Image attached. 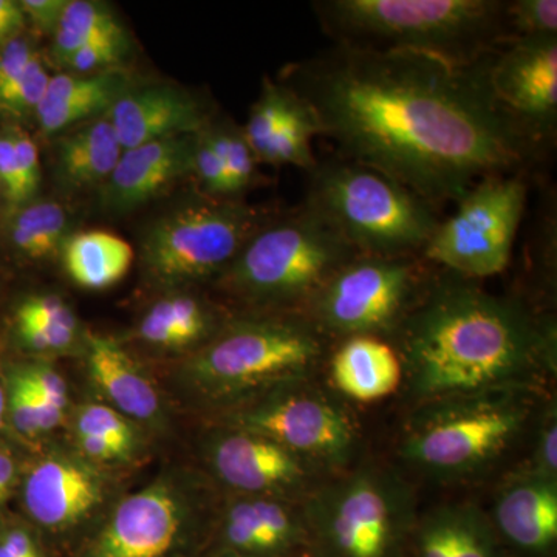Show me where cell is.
<instances>
[{
	"instance_id": "6da1fadb",
	"label": "cell",
	"mask_w": 557,
	"mask_h": 557,
	"mask_svg": "<svg viewBox=\"0 0 557 557\" xmlns=\"http://www.w3.org/2000/svg\"><path fill=\"white\" fill-rule=\"evenodd\" d=\"M491 54L458 65L333 46L289 69L284 83L310 106L322 137L333 139L344 159L437 207L491 175L528 174L544 153L494 98Z\"/></svg>"
},
{
	"instance_id": "7a4b0ae2",
	"label": "cell",
	"mask_w": 557,
	"mask_h": 557,
	"mask_svg": "<svg viewBox=\"0 0 557 557\" xmlns=\"http://www.w3.org/2000/svg\"><path fill=\"white\" fill-rule=\"evenodd\" d=\"M448 276L428 287L394 333L416 397L491 394L536 372L555 347V325L539 322L519 300Z\"/></svg>"
},
{
	"instance_id": "3957f363",
	"label": "cell",
	"mask_w": 557,
	"mask_h": 557,
	"mask_svg": "<svg viewBox=\"0 0 557 557\" xmlns=\"http://www.w3.org/2000/svg\"><path fill=\"white\" fill-rule=\"evenodd\" d=\"M313 10L335 46L348 49L471 65L509 40L504 0H319Z\"/></svg>"
},
{
	"instance_id": "277c9868",
	"label": "cell",
	"mask_w": 557,
	"mask_h": 557,
	"mask_svg": "<svg viewBox=\"0 0 557 557\" xmlns=\"http://www.w3.org/2000/svg\"><path fill=\"white\" fill-rule=\"evenodd\" d=\"M322 351V333L306 314H252L223 325L197 348L182 366L180 383L203 401L251 398L304 379Z\"/></svg>"
},
{
	"instance_id": "5b68a950",
	"label": "cell",
	"mask_w": 557,
	"mask_h": 557,
	"mask_svg": "<svg viewBox=\"0 0 557 557\" xmlns=\"http://www.w3.org/2000/svg\"><path fill=\"white\" fill-rule=\"evenodd\" d=\"M304 207L362 256H420L440 222L423 197L344 157L318 161Z\"/></svg>"
},
{
	"instance_id": "8992f818",
	"label": "cell",
	"mask_w": 557,
	"mask_h": 557,
	"mask_svg": "<svg viewBox=\"0 0 557 557\" xmlns=\"http://www.w3.org/2000/svg\"><path fill=\"white\" fill-rule=\"evenodd\" d=\"M358 256L309 208L267 220L218 277L225 292L269 313L306 307L339 267Z\"/></svg>"
},
{
	"instance_id": "52a82bcc",
	"label": "cell",
	"mask_w": 557,
	"mask_h": 557,
	"mask_svg": "<svg viewBox=\"0 0 557 557\" xmlns=\"http://www.w3.org/2000/svg\"><path fill=\"white\" fill-rule=\"evenodd\" d=\"M302 516L307 557H405L416 528L408 490L375 469L322 487Z\"/></svg>"
},
{
	"instance_id": "ba28073f",
	"label": "cell",
	"mask_w": 557,
	"mask_h": 557,
	"mask_svg": "<svg viewBox=\"0 0 557 557\" xmlns=\"http://www.w3.org/2000/svg\"><path fill=\"white\" fill-rule=\"evenodd\" d=\"M267 220L242 199L203 196L186 201L146 230L145 276L150 284L170 289L218 278Z\"/></svg>"
},
{
	"instance_id": "9c48e42d",
	"label": "cell",
	"mask_w": 557,
	"mask_h": 557,
	"mask_svg": "<svg viewBox=\"0 0 557 557\" xmlns=\"http://www.w3.org/2000/svg\"><path fill=\"white\" fill-rule=\"evenodd\" d=\"M527 416L522 403L497 392L442 399L410 424L401 457L437 478H467L512 445Z\"/></svg>"
},
{
	"instance_id": "30bf717a",
	"label": "cell",
	"mask_w": 557,
	"mask_h": 557,
	"mask_svg": "<svg viewBox=\"0 0 557 557\" xmlns=\"http://www.w3.org/2000/svg\"><path fill=\"white\" fill-rule=\"evenodd\" d=\"M428 265L421 256H355L318 289L302 314L322 335H394L428 289Z\"/></svg>"
},
{
	"instance_id": "8fae6325",
	"label": "cell",
	"mask_w": 557,
	"mask_h": 557,
	"mask_svg": "<svg viewBox=\"0 0 557 557\" xmlns=\"http://www.w3.org/2000/svg\"><path fill=\"white\" fill-rule=\"evenodd\" d=\"M527 199V174L480 180L456 201V212L440 220L421 258L468 281L500 274L511 262Z\"/></svg>"
},
{
	"instance_id": "7c38bea8",
	"label": "cell",
	"mask_w": 557,
	"mask_h": 557,
	"mask_svg": "<svg viewBox=\"0 0 557 557\" xmlns=\"http://www.w3.org/2000/svg\"><path fill=\"white\" fill-rule=\"evenodd\" d=\"M203 528L194 487L166 475L124 497L78 557H200L208 545Z\"/></svg>"
},
{
	"instance_id": "4fadbf2b",
	"label": "cell",
	"mask_w": 557,
	"mask_h": 557,
	"mask_svg": "<svg viewBox=\"0 0 557 557\" xmlns=\"http://www.w3.org/2000/svg\"><path fill=\"white\" fill-rule=\"evenodd\" d=\"M230 428L277 443L296 457L344 463L355 445V428L346 412L329 399L307 392H281L256 399L228 416Z\"/></svg>"
},
{
	"instance_id": "5bb4252c",
	"label": "cell",
	"mask_w": 557,
	"mask_h": 557,
	"mask_svg": "<svg viewBox=\"0 0 557 557\" xmlns=\"http://www.w3.org/2000/svg\"><path fill=\"white\" fill-rule=\"evenodd\" d=\"M487 81L500 108L549 148L557 132V38L502 44L487 62Z\"/></svg>"
},
{
	"instance_id": "9a60e30c",
	"label": "cell",
	"mask_w": 557,
	"mask_h": 557,
	"mask_svg": "<svg viewBox=\"0 0 557 557\" xmlns=\"http://www.w3.org/2000/svg\"><path fill=\"white\" fill-rule=\"evenodd\" d=\"M108 483L86 460L49 456L24 483V504L33 522L50 534H67L86 523L104 502Z\"/></svg>"
},
{
	"instance_id": "2e32d148",
	"label": "cell",
	"mask_w": 557,
	"mask_h": 557,
	"mask_svg": "<svg viewBox=\"0 0 557 557\" xmlns=\"http://www.w3.org/2000/svg\"><path fill=\"white\" fill-rule=\"evenodd\" d=\"M208 552L242 557H307L309 536L302 511L274 496L231 502L209 539Z\"/></svg>"
},
{
	"instance_id": "e0dca14e",
	"label": "cell",
	"mask_w": 557,
	"mask_h": 557,
	"mask_svg": "<svg viewBox=\"0 0 557 557\" xmlns=\"http://www.w3.org/2000/svg\"><path fill=\"white\" fill-rule=\"evenodd\" d=\"M209 467L225 485L242 496H274L299 486L306 479L302 460L277 443L226 428L208 440Z\"/></svg>"
},
{
	"instance_id": "ac0fdd59",
	"label": "cell",
	"mask_w": 557,
	"mask_h": 557,
	"mask_svg": "<svg viewBox=\"0 0 557 557\" xmlns=\"http://www.w3.org/2000/svg\"><path fill=\"white\" fill-rule=\"evenodd\" d=\"M197 135L157 139L123 150L102 185L101 207L115 214L129 212L193 174Z\"/></svg>"
},
{
	"instance_id": "d6986e66",
	"label": "cell",
	"mask_w": 557,
	"mask_h": 557,
	"mask_svg": "<svg viewBox=\"0 0 557 557\" xmlns=\"http://www.w3.org/2000/svg\"><path fill=\"white\" fill-rule=\"evenodd\" d=\"M106 116L123 150L157 139L200 134L211 124L203 102L168 84L131 87Z\"/></svg>"
},
{
	"instance_id": "ffe728a7",
	"label": "cell",
	"mask_w": 557,
	"mask_h": 557,
	"mask_svg": "<svg viewBox=\"0 0 557 557\" xmlns=\"http://www.w3.org/2000/svg\"><path fill=\"white\" fill-rule=\"evenodd\" d=\"M493 525L502 544L530 557H548L557 542V480L527 471L498 494Z\"/></svg>"
},
{
	"instance_id": "44dd1931",
	"label": "cell",
	"mask_w": 557,
	"mask_h": 557,
	"mask_svg": "<svg viewBox=\"0 0 557 557\" xmlns=\"http://www.w3.org/2000/svg\"><path fill=\"white\" fill-rule=\"evenodd\" d=\"M123 69L102 70L90 75L61 73L50 76L46 95L35 116L46 135L60 134L95 116L108 115L112 106L131 89Z\"/></svg>"
},
{
	"instance_id": "7402d4cb",
	"label": "cell",
	"mask_w": 557,
	"mask_h": 557,
	"mask_svg": "<svg viewBox=\"0 0 557 557\" xmlns=\"http://www.w3.org/2000/svg\"><path fill=\"white\" fill-rule=\"evenodd\" d=\"M87 346L91 380L112 403L113 409L141 423L159 421V392L127 351L106 336H90Z\"/></svg>"
},
{
	"instance_id": "603a6c76",
	"label": "cell",
	"mask_w": 557,
	"mask_h": 557,
	"mask_svg": "<svg viewBox=\"0 0 557 557\" xmlns=\"http://www.w3.org/2000/svg\"><path fill=\"white\" fill-rule=\"evenodd\" d=\"M410 545L413 557H505L493 520L469 505L435 509L413 528Z\"/></svg>"
},
{
	"instance_id": "cb8c5ba5",
	"label": "cell",
	"mask_w": 557,
	"mask_h": 557,
	"mask_svg": "<svg viewBox=\"0 0 557 557\" xmlns=\"http://www.w3.org/2000/svg\"><path fill=\"white\" fill-rule=\"evenodd\" d=\"M332 379L346 397L376 401L397 391L403 366L391 344L375 336H351L333 355Z\"/></svg>"
},
{
	"instance_id": "d4e9b609",
	"label": "cell",
	"mask_w": 557,
	"mask_h": 557,
	"mask_svg": "<svg viewBox=\"0 0 557 557\" xmlns=\"http://www.w3.org/2000/svg\"><path fill=\"white\" fill-rule=\"evenodd\" d=\"M121 153L123 148L108 116L86 123L58 143V180L69 189L104 185Z\"/></svg>"
},
{
	"instance_id": "484cf974",
	"label": "cell",
	"mask_w": 557,
	"mask_h": 557,
	"mask_svg": "<svg viewBox=\"0 0 557 557\" xmlns=\"http://www.w3.org/2000/svg\"><path fill=\"white\" fill-rule=\"evenodd\" d=\"M219 332L214 311L207 304L185 293L157 300L141 322L137 335L143 343L164 350L203 346Z\"/></svg>"
},
{
	"instance_id": "4316f807",
	"label": "cell",
	"mask_w": 557,
	"mask_h": 557,
	"mask_svg": "<svg viewBox=\"0 0 557 557\" xmlns=\"http://www.w3.org/2000/svg\"><path fill=\"white\" fill-rule=\"evenodd\" d=\"M69 277L86 289H106L119 284L134 263L131 244L108 231L72 234L61 249Z\"/></svg>"
},
{
	"instance_id": "83f0119b",
	"label": "cell",
	"mask_w": 557,
	"mask_h": 557,
	"mask_svg": "<svg viewBox=\"0 0 557 557\" xmlns=\"http://www.w3.org/2000/svg\"><path fill=\"white\" fill-rule=\"evenodd\" d=\"M67 233V212L51 200L36 201L17 209L10 226L11 244L22 255L35 260L60 255Z\"/></svg>"
},
{
	"instance_id": "f1b7e54d",
	"label": "cell",
	"mask_w": 557,
	"mask_h": 557,
	"mask_svg": "<svg viewBox=\"0 0 557 557\" xmlns=\"http://www.w3.org/2000/svg\"><path fill=\"white\" fill-rule=\"evenodd\" d=\"M120 35L126 32L110 7L95 0H69L53 35V58L65 67L87 44Z\"/></svg>"
},
{
	"instance_id": "f546056e",
	"label": "cell",
	"mask_w": 557,
	"mask_h": 557,
	"mask_svg": "<svg viewBox=\"0 0 557 557\" xmlns=\"http://www.w3.org/2000/svg\"><path fill=\"white\" fill-rule=\"evenodd\" d=\"M295 95V101L287 116L271 139L269 148L260 157V163L274 164V166L289 164V166L310 172L319 161L314 157L311 143L314 137L321 135V126L306 100H302L296 91Z\"/></svg>"
},
{
	"instance_id": "4dcf8cb0",
	"label": "cell",
	"mask_w": 557,
	"mask_h": 557,
	"mask_svg": "<svg viewBox=\"0 0 557 557\" xmlns=\"http://www.w3.org/2000/svg\"><path fill=\"white\" fill-rule=\"evenodd\" d=\"M201 134L222 161L234 194L240 199L245 190L259 182L258 157L249 148L242 131L230 124L211 123L207 129L201 131Z\"/></svg>"
},
{
	"instance_id": "1f68e13d",
	"label": "cell",
	"mask_w": 557,
	"mask_h": 557,
	"mask_svg": "<svg viewBox=\"0 0 557 557\" xmlns=\"http://www.w3.org/2000/svg\"><path fill=\"white\" fill-rule=\"evenodd\" d=\"M295 97V90L285 83H273L270 79H265L263 83L260 97L252 104L247 124L242 129L244 138L247 139L255 156L258 157L259 163L260 157L269 148L271 139L287 116Z\"/></svg>"
},
{
	"instance_id": "d6a6232c",
	"label": "cell",
	"mask_w": 557,
	"mask_h": 557,
	"mask_svg": "<svg viewBox=\"0 0 557 557\" xmlns=\"http://www.w3.org/2000/svg\"><path fill=\"white\" fill-rule=\"evenodd\" d=\"M10 406V416L14 426L21 434L27 437L53 431L60 426L64 418V409L51 405L47 399L40 398L27 381L22 379L17 372L11 381L10 398L7 399Z\"/></svg>"
},
{
	"instance_id": "836d02e7",
	"label": "cell",
	"mask_w": 557,
	"mask_h": 557,
	"mask_svg": "<svg viewBox=\"0 0 557 557\" xmlns=\"http://www.w3.org/2000/svg\"><path fill=\"white\" fill-rule=\"evenodd\" d=\"M75 432L97 435L119 450L124 460L137 448V434L126 417L106 405H87L76 416Z\"/></svg>"
},
{
	"instance_id": "e575fe53",
	"label": "cell",
	"mask_w": 557,
	"mask_h": 557,
	"mask_svg": "<svg viewBox=\"0 0 557 557\" xmlns=\"http://www.w3.org/2000/svg\"><path fill=\"white\" fill-rule=\"evenodd\" d=\"M509 39L557 38L556 0L507 2Z\"/></svg>"
},
{
	"instance_id": "d590c367",
	"label": "cell",
	"mask_w": 557,
	"mask_h": 557,
	"mask_svg": "<svg viewBox=\"0 0 557 557\" xmlns=\"http://www.w3.org/2000/svg\"><path fill=\"white\" fill-rule=\"evenodd\" d=\"M50 76L40 61L39 54L30 62L20 79L14 81L10 87L0 91V113L13 119L35 115L38 110Z\"/></svg>"
},
{
	"instance_id": "8d00e7d4",
	"label": "cell",
	"mask_w": 557,
	"mask_h": 557,
	"mask_svg": "<svg viewBox=\"0 0 557 557\" xmlns=\"http://www.w3.org/2000/svg\"><path fill=\"white\" fill-rule=\"evenodd\" d=\"M127 53V36H112L87 44L70 58L65 67L72 70L75 75H90L120 67L121 61Z\"/></svg>"
},
{
	"instance_id": "74e56055",
	"label": "cell",
	"mask_w": 557,
	"mask_h": 557,
	"mask_svg": "<svg viewBox=\"0 0 557 557\" xmlns=\"http://www.w3.org/2000/svg\"><path fill=\"white\" fill-rule=\"evenodd\" d=\"M193 174L200 180L205 196L212 197V199L240 200L234 194L225 166L208 145L201 132L197 135Z\"/></svg>"
},
{
	"instance_id": "f35d334b",
	"label": "cell",
	"mask_w": 557,
	"mask_h": 557,
	"mask_svg": "<svg viewBox=\"0 0 557 557\" xmlns=\"http://www.w3.org/2000/svg\"><path fill=\"white\" fill-rule=\"evenodd\" d=\"M16 325H35V327L78 329L75 314L61 298L53 295L33 296L21 304L16 311Z\"/></svg>"
},
{
	"instance_id": "ab89813d",
	"label": "cell",
	"mask_w": 557,
	"mask_h": 557,
	"mask_svg": "<svg viewBox=\"0 0 557 557\" xmlns=\"http://www.w3.org/2000/svg\"><path fill=\"white\" fill-rule=\"evenodd\" d=\"M11 141H13L14 153H16L17 171L21 180L22 207L30 203L39 188L40 164L38 148L30 135L21 129H10Z\"/></svg>"
},
{
	"instance_id": "60d3db41",
	"label": "cell",
	"mask_w": 557,
	"mask_h": 557,
	"mask_svg": "<svg viewBox=\"0 0 557 557\" xmlns=\"http://www.w3.org/2000/svg\"><path fill=\"white\" fill-rule=\"evenodd\" d=\"M542 478L557 480V417L556 410L545 417L541 426L536 449H534L533 467L528 469Z\"/></svg>"
},
{
	"instance_id": "b9f144b4",
	"label": "cell",
	"mask_w": 557,
	"mask_h": 557,
	"mask_svg": "<svg viewBox=\"0 0 557 557\" xmlns=\"http://www.w3.org/2000/svg\"><path fill=\"white\" fill-rule=\"evenodd\" d=\"M36 57L38 53L33 49L30 40L22 35L7 44L0 50V91L20 79Z\"/></svg>"
},
{
	"instance_id": "7bdbcfd3",
	"label": "cell",
	"mask_w": 557,
	"mask_h": 557,
	"mask_svg": "<svg viewBox=\"0 0 557 557\" xmlns=\"http://www.w3.org/2000/svg\"><path fill=\"white\" fill-rule=\"evenodd\" d=\"M20 373L40 398L47 399L60 409L67 406V386L57 370L46 368V366H30V368L21 370Z\"/></svg>"
},
{
	"instance_id": "ee69618b",
	"label": "cell",
	"mask_w": 557,
	"mask_h": 557,
	"mask_svg": "<svg viewBox=\"0 0 557 557\" xmlns=\"http://www.w3.org/2000/svg\"><path fill=\"white\" fill-rule=\"evenodd\" d=\"M17 333L25 346L38 351H62L72 347L76 339V330L47 325V327H35V325H16Z\"/></svg>"
},
{
	"instance_id": "f6af8a7d",
	"label": "cell",
	"mask_w": 557,
	"mask_h": 557,
	"mask_svg": "<svg viewBox=\"0 0 557 557\" xmlns=\"http://www.w3.org/2000/svg\"><path fill=\"white\" fill-rule=\"evenodd\" d=\"M0 188L11 208H22L20 171L10 132L0 134Z\"/></svg>"
},
{
	"instance_id": "bcb514c9",
	"label": "cell",
	"mask_w": 557,
	"mask_h": 557,
	"mask_svg": "<svg viewBox=\"0 0 557 557\" xmlns=\"http://www.w3.org/2000/svg\"><path fill=\"white\" fill-rule=\"evenodd\" d=\"M67 2L69 0H22L20 5L25 20L30 21L36 30L54 35Z\"/></svg>"
},
{
	"instance_id": "7dc6e473",
	"label": "cell",
	"mask_w": 557,
	"mask_h": 557,
	"mask_svg": "<svg viewBox=\"0 0 557 557\" xmlns=\"http://www.w3.org/2000/svg\"><path fill=\"white\" fill-rule=\"evenodd\" d=\"M0 557H46L28 531L11 528L0 536Z\"/></svg>"
},
{
	"instance_id": "c3c4849f",
	"label": "cell",
	"mask_w": 557,
	"mask_h": 557,
	"mask_svg": "<svg viewBox=\"0 0 557 557\" xmlns=\"http://www.w3.org/2000/svg\"><path fill=\"white\" fill-rule=\"evenodd\" d=\"M25 22L27 20H25L20 2L0 0V50L22 35Z\"/></svg>"
},
{
	"instance_id": "681fc988",
	"label": "cell",
	"mask_w": 557,
	"mask_h": 557,
	"mask_svg": "<svg viewBox=\"0 0 557 557\" xmlns=\"http://www.w3.org/2000/svg\"><path fill=\"white\" fill-rule=\"evenodd\" d=\"M76 443H78L81 453L89 460L101 461V463L102 461L124 460L119 450L97 435L76 432Z\"/></svg>"
},
{
	"instance_id": "f907efd6",
	"label": "cell",
	"mask_w": 557,
	"mask_h": 557,
	"mask_svg": "<svg viewBox=\"0 0 557 557\" xmlns=\"http://www.w3.org/2000/svg\"><path fill=\"white\" fill-rule=\"evenodd\" d=\"M14 478H16V467H14L13 458L0 450V502L9 496Z\"/></svg>"
},
{
	"instance_id": "816d5d0a",
	"label": "cell",
	"mask_w": 557,
	"mask_h": 557,
	"mask_svg": "<svg viewBox=\"0 0 557 557\" xmlns=\"http://www.w3.org/2000/svg\"><path fill=\"white\" fill-rule=\"evenodd\" d=\"M7 409V397L5 392H3V387L0 386V429L3 426V417H5Z\"/></svg>"
},
{
	"instance_id": "f5cc1de1",
	"label": "cell",
	"mask_w": 557,
	"mask_h": 557,
	"mask_svg": "<svg viewBox=\"0 0 557 557\" xmlns=\"http://www.w3.org/2000/svg\"><path fill=\"white\" fill-rule=\"evenodd\" d=\"M200 557H242L236 555H231V553H218V552H208L203 553Z\"/></svg>"
}]
</instances>
